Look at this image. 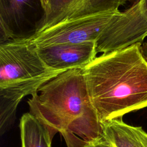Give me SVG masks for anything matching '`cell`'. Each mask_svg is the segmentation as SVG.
<instances>
[{
	"label": "cell",
	"mask_w": 147,
	"mask_h": 147,
	"mask_svg": "<svg viewBox=\"0 0 147 147\" xmlns=\"http://www.w3.org/2000/svg\"><path fill=\"white\" fill-rule=\"evenodd\" d=\"M133 0H75L46 28L69 20L107 13L119 12V7Z\"/></svg>",
	"instance_id": "8"
},
{
	"label": "cell",
	"mask_w": 147,
	"mask_h": 147,
	"mask_svg": "<svg viewBox=\"0 0 147 147\" xmlns=\"http://www.w3.org/2000/svg\"><path fill=\"white\" fill-rule=\"evenodd\" d=\"M44 63L53 69H83L96 57V41L63 44L36 48Z\"/></svg>",
	"instance_id": "7"
},
{
	"label": "cell",
	"mask_w": 147,
	"mask_h": 147,
	"mask_svg": "<svg viewBox=\"0 0 147 147\" xmlns=\"http://www.w3.org/2000/svg\"><path fill=\"white\" fill-rule=\"evenodd\" d=\"M51 0H41V2L45 12V17L49 14L50 11V3ZM43 22V21H42Z\"/></svg>",
	"instance_id": "13"
},
{
	"label": "cell",
	"mask_w": 147,
	"mask_h": 147,
	"mask_svg": "<svg viewBox=\"0 0 147 147\" xmlns=\"http://www.w3.org/2000/svg\"><path fill=\"white\" fill-rule=\"evenodd\" d=\"M84 147H114L109 141L103 136L88 143Z\"/></svg>",
	"instance_id": "12"
},
{
	"label": "cell",
	"mask_w": 147,
	"mask_h": 147,
	"mask_svg": "<svg viewBox=\"0 0 147 147\" xmlns=\"http://www.w3.org/2000/svg\"><path fill=\"white\" fill-rule=\"evenodd\" d=\"M141 45L102 53L82 69L101 123L147 107V60Z\"/></svg>",
	"instance_id": "1"
},
{
	"label": "cell",
	"mask_w": 147,
	"mask_h": 147,
	"mask_svg": "<svg viewBox=\"0 0 147 147\" xmlns=\"http://www.w3.org/2000/svg\"><path fill=\"white\" fill-rule=\"evenodd\" d=\"M20 130L21 147H52L56 133L30 112L21 116Z\"/></svg>",
	"instance_id": "10"
},
{
	"label": "cell",
	"mask_w": 147,
	"mask_h": 147,
	"mask_svg": "<svg viewBox=\"0 0 147 147\" xmlns=\"http://www.w3.org/2000/svg\"><path fill=\"white\" fill-rule=\"evenodd\" d=\"M103 135L114 147H147V133L141 126L129 125L122 118L102 123Z\"/></svg>",
	"instance_id": "9"
},
{
	"label": "cell",
	"mask_w": 147,
	"mask_h": 147,
	"mask_svg": "<svg viewBox=\"0 0 147 147\" xmlns=\"http://www.w3.org/2000/svg\"><path fill=\"white\" fill-rule=\"evenodd\" d=\"M55 70L44 63L27 38L0 43V87L37 78Z\"/></svg>",
	"instance_id": "4"
},
{
	"label": "cell",
	"mask_w": 147,
	"mask_h": 147,
	"mask_svg": "<svg viewBox=\"0 0 147 147\" xmlns=\"http://www.w3.org/2000/svg\"><path fill=\"white\" fill-rule=\"evenodd\" d=\"M147 37V0H133L117 14L96 41V52L109 53L142 42Z\"/></svg>",
	"instance_id": "3"
},
{
	"label": "cell",
	"mask_w": 147,
	"mask_h": 147,
	"mask_svg": "<svg viewBox=\"0 0 147 147\" xmlns=\"http://www.w3.org/2000/svg\"><path fill=\"white\" fill-rule=\"evenodd\" d=\"M45 15L41 0H0V43L33 36Z\"/></svg>",
	"instance_id": "6"
},
{
	"label": "cell",
	"mask_w": 147,
	"mask_h": 147,
	"mask_svg": "<svg viewBox=\"0 0 147 147\" xmlns=\"http://www.w3.org/2000/svg\"><path fill=\"white\" fill-rule=\"evenodd\" d=\"M28 104L31 113L62 136L67 147H84L103 136L82 69L60 73L32 95Z\"/></svg>",
	"instance_id": "2"
},
{
	"label": "cell",
	"mask_w": 147,
	"mask_h": 147,
	"mask_svg": "<svg viewBox=\"0 0 147 147\" xmlns=\"http://www.w3.org/2000/svg\"><path fill=\"white\" fill-rule=\"evenodd\" d=\"M119 12L107 13L55 25L27 38L35 48L63 44L96 41Z\"/></svg>",
	"instance_id": "5"
},
{
	"label": "cell",
	"mask_w": 147,
	"mask_h": 147,
	"mask_svg": "<svg viewBox=\"0 0 147 147\" xmlns=\"http://www.w3.org/2000/svg\"><path fill=\"white\" fill-rule=\"evenodd\" d=\"M75 1V0H51L49 13L45 17L36 33L45 30L55 18H56L61 12L65 10Z\"/></svg>",
	"instance_id": "11"
}]
</instances>
